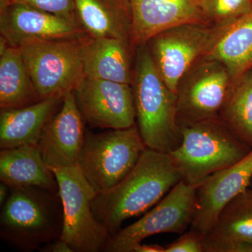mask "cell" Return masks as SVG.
Here are the masks:
<instances>
[{"mask_svg": "<svg viewBox=\"0 0 252 252\" xmlns=\"http://www.w3.org/2000/svg\"><path fill=\"white\" fill-rule=\"evenodd\" d=\"M182 180L170 154L147 148L120 182L107 191L96 193L93 212L112 236L122 229L126 220L140 216L157 205Z\"/></svg>", "mask_w": 252, "mask_h": 252, "instance_id": "obj_1", "label": "cell"}, {"mask_svg": "<svg viewBox=\"0 0 252 252\" xmlns=\"http://www.w3.org/2000/svg\"><path fill=\"white\" fill-rule=\"evenodd\" d=\"M132 93L137 127L144 145L170 154L182 140L177 94L164 82L150 51L142 46L137 56Z\"/></svg>", "mask_w": 252, "mask_h": 252, "instance_id": "obj_2", "label": "cell"}, {"mask_svg": "<svg viewBox=\"0 0 252 252\" xmlns=\"http://www.w3.org/2000/svg\"><path fill=\"white\" fill-rule=\"evenodd\" d=\"M0 214V236L25 252L41 250L62 235V201L57 192L45 189H11Z\"/></svg>", "mask_w": 252, "mask_h": 252, "instance_id": "obj_3", "label": "cell"}, {"mask_svg": "<svg viewBox=\"0 0 252 252\" xmlns=\"http://www.w3.org/2000/svg\"><path fill=\"white\" fill-rule=\"evenodd\" d=\"M182 140L170 153L189 185H200L209 176L238 163L252 150L220 117L180 125Z\"/></svg>", "mask_w": 252, "mask_h": 252, "instance_id": "obj_4", "label": "cell"}, {"mask_svg": "<svg viewBox=\"0 0 252 252\" xmlns=\"http://www.w3.org/2000/svg\"><path fill=\"white\" fill-rule=\"evenodd\" d=\"M88 36L34 41L18 47L41 100L64 97L84 80L83 57Z\"/></svg>", "mask_w": 252, "mask_h": 252, "instance_id": "obj_5", "label": "cell"}, {"mask_svg": "<svg viewBox=\"0 0 252 252\" xmlns=\"http://www.w3.org/2000/svg\"><path fill=\"white\" fill-rule=\"evenodd\" d=\"M146 149L136 125L99 133L86 131L77 166L96 193L107 191L131 171Z\"/></svg>", "mask_w": 252, "mask_h": 252, "instance_id": "obj_6", "label": "cell"}, {"mask_svg": "<svg viewBox=\"0 0 252 252\" xmlns=\"http://www.w3.org/2000/svg\"><path fill=\"white\" fill-rule=\"evenodd\" d=\"M50 169L56 176L62 201L61 239L69 244L74 252L104 251L112 236L93 212L95 190L78 166Z\"/></svg>", "mask_w": 252, "mask_h": 252, "instance_id": "obj_7", "label": "cell"}, {"mask_svg": "<svg viewBox=\"0 0 252 252\" xmlns=\"http://www.w3.org/2000/svg\"><path fill=\"white\" fill-rule=\"evenodd\" d=\"M196 188L180 181L140 220L113 235L104 252H133L135 246L152 235L183 234L193 220Z\"/></svg>", "mask_w": 252, "mask_h": 252, "instance_id": "obj_8", "label": "cell"}, {"mask_svg": "<svg viewBox=\"0 0 252 252\" xmlns=\"http://www.w3.org/2000/svg\"><path fill=\"white\" fill-rule=\"evenodd\" d=\"M232 84L230 72L222 63L214 60H199L177 89L180 126L218 118Z\"/></svg>", "mask_w": 252, "mask_h": 252, "instance_id": "obj_9", "label": "cell"}, {"mask_svg": "<svg viewBox=\"0 0 252 252\" xmlns=\"http://www.w3.org/2000/svg\"><path fill=\"white\" fill-rule=\"evenodd\" d=\"M215 27L191 23L170 28L151 39L154 63L167 87L177 94L180 81L206 52Z\"/></svg>", "mask_w": 252, "mask_h": 252, "instance_id": "obj_10", "label": "cell"}, {"mask_svg": "<svg viewBox=\"0 0 252 252\" xmlns=\"http://www.w3.org/2000/svg\"><path fill=\"white\" fill-rule=\"evenodd\" d=\"M130 84L86 77L74 91L86 122L94 128L124 129L135 125Z\"/></svg>", "mask_w": 252, "mask_h": 252, "instance_id": "obj_11", "label": "cell"}, {"mask_svg": "<svg viewBox=\"0 0 252 252\" xmlns=\"http://www.w3.org/2000/svg\"><path fill=\"white\" fill-rule=\"evenodd\" d=\"M252 180V150L243 160L215 172L197 186L190 230L204 236L213 228L220 212Z\"/></svg>", "mask_w": 252, "mask_h": 252, "instance_id": "obj_12", "label": "cell"}, {"mask_svg": "<svg viewBox=\"0 0 252 252\" xmlns=\"http://www.w3.org/2000/svg\"><path fill=\"white\" fill-rule=\"evenodd\" d=\"M85 122L74 91L68 93L46 124L37 143L49 168L77 166L85 140Z\"/></svg>", "mask_w": 252, "mask_h": 252, "instance_id": "obj_13", "label": "cell"}, {"mask_svg": "<svg viewBox=\"0 0 252 252\" xmlns=\"http://www.w3.org/2000/svg\"><path fill=\"white\" fill-rule=\"evenodd\" d=\"M0 32L1 37L14 47L34 41L88 35L78 23L22 4H11L0 9Z\"/></svg>", "mask_w": 252, "mask_h": 252, "instance_id": "obj_14", "label": "cell"}, {"mask_svg": "<svg viewBox=\"0 0 252 252\" xmlns=\"http://www.w3.org/2000/svg\"><path fill=\"white\" fill-rule=\"evenodd\" d=\"M131 21V46H143L162 32L205 21L199 0H127Z\"/></svg>", "mask_w": 252, "mask_h": 252, "instance_id": "obj_15", "label": "cell"}, {"mask_svg": "<svg viewBox=\"0 0 252 252\" xmlns=\"http://www.w3.org/2000/svg\"><path fill=\"white\" fill-rule=\"evenodd\" d=\"M204 252H252V188L237 195L223 209L203 236Z\"/></svg>", "mask_w": 252, "mask_h": 252, "instance_id": "obj_16", "label": "cell"}, {"mask_svg": "<svg viewBox=\"0 0 252 252\" xmlns=\"http://www.w3.org/2000/svg\"><path fill=\"white\" fill-rule=\"evenodd\" d=\"M215 27L211 42L202 59L222 63L234 82L252 67V10Z\"/></svg>", "mask_w": 252, "mask_h": 252, "instance_id": "obj_17", "label": "cell"}, {"mask_svg": "<svg viewBox=\"0 0 252 252\" xmlns=\"http://www.w3.org/2000/svg\"><path fill=\"white\" fill-rule=\"evenodd\" d=\"M63 98L50 97L22 108L1 109L0 149L37 145L44 127Z\"/></svg>", "mask_w": 252, "mask_h": 252, "instance_id": "obj_18", "label": "cell"}, {"mask_svg": "<svg viewBox=\"0 0 252 252\" xmlns=\"http://www.w3.org/2000/svg\"><path fill=\"white\" fill-rule=\"evenodd\" d=\"M0 180L10 189L36 187L59 193L56 176L43 160L37 145L1 149Z\"/></svg>", "mask_w": 252, "mask_h": 252, "instance_id": "obj_19", "label": "cell"}, {"mask_svg": "<svg viewBox=\"0 0 252 252\" xmlns=\"http://www.w3.org/2000/svg\"><path fill=\"white\" fill-rule=\"evenodd\" d=\"M78 23L88 35L112 38L131 46V21L127 0H74Z\"/></svg>", "mask_w": 252, "mask_h": 252, "instance_id": "obj_20", "label": "cell"}, {"mask_svg": "<svg viewBox=\"0 0 252 252\" xmlns=\"http://www.w3.org/2000/svg\"><path fill=\"white\" fill-rule=\"evenodd\" d=\"M130 46L119 39L88 36L83 57L86 77L131 85Z\"/></svg>", "mask_w": 252, "mask_h": 252, "instance_id": "obj_21", "label": "cell"}, {"mask_svg": "<svg viewBox=\"0 0 252 252\" xmlns=\"http://www.w3.org/2000/svg\"><path fill=\"white\" fill-rule=\"evenodd\" d=\"M41 100L19 48L0 41V108L28 107Z\"/></svg>", "mask_w": 252, "mask_h": 252, "instance_id": "obj_22", "label": "cell"}, {"mask_svg": "<svg viewBox=\"0 0 252 252\" xmlns=\"http://www.w3.org/2000/svg\"><path fill=\"white\" fill-rule=\"evenodd\" d=\"M219 117L252 149V67L233 82Z\"/></svg>", "mask_w": 252, "mask_h": 252, "instance_id": "obj_23", "label": "cell"}, {"mask_svg": "<svg viewBox=\"0 0 252 252\" xmlns=\"http://www.w3.org/2000/svg\"><path fill=\"white\" fill-rule=\"evenodd\" d=\"M205 21L221 26L248 14L252 10V0H199Z\"/></svg>", "mask_w": 252, "mask_h": 252, "instance_id": "obj_24", "label": "cell"}, {"mask_svg": "<svg viewBox=\"0 0 252 252\" xmlns=\"http://www.w3.org/2000/svg\"><path fill=\"white\" fill-rule=\"evenodd\" d=\"M11 4L26 5L78 23L74 0H0V9Z\"/></svg>", "mask_w": 252, "mask_h": 252, "instance_id": "obj_25", "label": "cell"}, {"mask_svg": "<svg viewBox=\"0 0 252 252\" xmlns=\"http://www.w3.org/2000/svg\"><path fill=\"white\" fill-rule=\"evenodd\" d=\"M165 252H204L203 237L189 230L165 248Z\"/></svg>", "mask_w": 252, "mask_h": 252, "instance_id": "obj_26", "label": "cell"}, {"mask_svg": "<svg viewBox=\"0 0 252 252\" xmlns=\"http://www.w3.org/2000/svg\"><path fill=\"white\" fill-rule=\"evenodd\" d=\"M40 251L43 252H74L69 244L61 238L46 244L41 248Z\"/></svg>", "mask_w": 252, "mask_h": 252, "instance_id": "obj_27", "label": "cell"}, {"mask_svg": "<svg viewBox=\"0 0 252 252\" xmlns=\"http://www.w3.org/2000/svg\"><path fill=\"white\" fill-rule=\"evenodd\" d=\"M133 252H165V248L158 245H142L141 243L135 247Z\"/></svg>", "mask_w": 252, "mask_h": 252, "instance_id": "obj_28", "label": "cell"}, {"mask_svg": "<svg viewBox=\"0 0 252 252\" xmlns=\"http://www.w3.org/2000/svg\"><path fill=\"white\" fill-rule=\"evenodd\" d=\"M9 187L1 182L0 184V204L2 205L9 196Z\"/></svg>", "mask_w": 252, "mask_h": 252, "instance_id": "obj_29", "label": "cell"}, {"mask_svg": "<svg viewBox=\"0 0 252 252\" xmlns=\"http://www.w3.org/2000/svg\"><path fill=\"white\" fill-rule=\"evenodd\" d=\"M250 187H252V185L251 186H250Z\"/></svg>", "mask_w": 252, "mask_h": 252, "instance_id": "obj_30", "label": "cell"}, {"mask_svg": "<svg viewBox=\"0 0 252 252\" xmlns=\"http://www.w3.org/2000/svg\"><path fill=\"white\" fill-rule=\"evenodd\" d=\"M252 185V184H251V185Z\"/></svg>", "mask_w": 252, "mask_h": 252, "instance_id": "obj_31", "label": "cell"}]
</instances>
